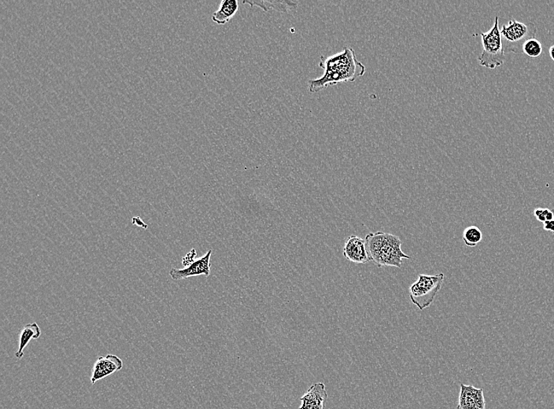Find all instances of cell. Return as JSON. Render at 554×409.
Returning a JSON list of instances; mask_svg holds the SVG:
<instances>
[{
	"mask_svg": "<svg viewBox=\"0 0 554 409\" xmlns=\"http://www.w3.org/2000/svg\"><path fill=\"white\" fill-rule=\"evenodd\" d=\"M319 67L324 70L322 77L309 80V91L317 93L328 87L344 82H354L365 73V67L358 60L352 48H344L334 55L320 57Z\"/></svg>",
	"mask_w": 554,
	"mask_h": 409,
	"instance_id": "6da1fadb",
	"label": "cell"
},
{
	"mask_svg": "<svg viewBox=\"0 0 554 409\" xmlns=\"http://www.w3.org/2000/svg\"><path fill=\"white\" fill-rule=\"evenodd\" d=\"M365 243L370 261L379 268H401L402 259H411L401 250L400 238L393 234L371 232L366 236Z\"/></svg>",
	"mask_w": 554,
	"mask_h": 409,
	"instance_id": "7a4b0ae2",
	"label": "cell"
},
{
	"mask_svg": "<svg viewBox=\"0 0 554 409\" xmlns=\"http://www.w3.org/2000/svg\"><path fill=\"white\" fill-rule=\"evenodd\" d=\"M483 51L478 60L480 65L494 69L503 65L505 62V50L499 28V17H495L493 27L487 33H481Z\"/></svg>",
	"mask_w": 554,
	"mask_h": 409,
	"instance_id": "3957f363",
	"label": "cell"
},
{
	"mask_svg": "<svg viewBox=\"0 0 554 409\" xmlns=\"http://www.w3.org/2000/svg\"><path fill=\"white\" fill-rule=\"evenodd\" d=\"M537 28L533 22L511 19L501 29L505 52L523 53V46L528 40L535 38Z\"/></svg>",
	"mask_w": 554,
	"mask_h": 409,
	"instance_id": "277c9868",
	"label": "cell"
},
{
	"mask_svg": "<svg viewBox=\"0 0 554 409\" xmlns=\"http://www.w3.org/2000/svg\"><path fill=\"white\" fill-rule=\"evenodd\" d=\"M445 275L440 273L435 276L419 275L415 283L410 288V297L413 305L421 311L430 307L441 290Z\"/></svg>",
	"mask_w": 554,
	"mask_h": 409,
	"instance_id": "5b68a950",
	"label": "cell"
},
{
	"mask_svg": "<svg viewBox=\"0 0 554 409\" xmlns=\"http://www.w3.org/2000/svg\"><path fill=\"white\" fill-rule=\"evenodd\" d=\"M211 255L212 250H209L205 256L191 263L189 266L182 268V270L172 268L170 272L171 277L174 280H180L197 276L208 277L211 275Z\"/></svg>",
	"mask_w": 554,
	"mask_h": 409,
	"instance_id": "8992f818",
	"label": "cell"
},
{
	"mask_svg": "<svg viewBox=\"0 0 554 409\" xmlns=\"http://www.w3.org/2000/svg\"><path fill=\"white\" fill-rule=\"evenodd\" d=\"M122 367H123V361L118 356L107 354L100 356L93 366L92 384L94 385L101 379L113 375L114 373L121 370Z\"/></svg>",
	"mask_w": 554,
	"mask_h": 409,
	"instance_id": "52a82bcc",
	"label": "cell"
},
{
	"mask_svg": "<svg viewBox=\"0 0 554 409\" xmlns=\"http://www.w3.org/2000/svg\"><path fill=\"white\" fill-rule=\"evenodd\" d=\"M343 254L344 258L355 264H366L371 261L367 251L365 239L357 236H349L347 238Z\"/></svg>",
	"mask_w": 554,
	"mask_h": 409,
	"instance_id": "ba28073f",
	"label": "cell"
},
{
	"mask_svg": "<svg viewBox=\"0 0 554 409\" xmlns=\"http://www.w3.org/2000/svg\"><path fill=\"white\" fill-rule=\"evenodd\" d=\"M457 409H486L483 390L471 385L460 384Z\"/></svg>",
	"mask_w": 554,
	"mask_h": 409,
	"instance_id": "9c48e42d",
	"label": "cell"
},
{
	"mask_svg": "<svg viewBox=\"0 0 554 409\" xmlns=\"http://www.w3.org/2000/svg\"><path fill=\"white\" fill-rule=\"evenodd\" d=\"M299 409H324L328 400V393L322 383H315L301 397Z\"/></svg>",
	"mask_w": 554,
	"mask_h": 409,
	"instance_id": "30bf717a",
	"label": "cell"
},
{
	"mask_svg": "<svg viewBox=\"0 0 554 409\" xmlns=\"http://www.w3.org/2000/svg\"><path fill=\"white\" fill-rule=\"evenodd\" d=\"M238 10L237 0H223L220 2L218 10L213 14L212 21L219 26L225 25L236 15Z\"/></svg>",
	"mask_w": 554,
	"mask_h": 409,
	"instance_id": "8fae6325",
	"label": "cell"
},
{
	"mask_svg": "<svg viewBox=\"0 0 554 409\" xmlns=\"http://www.w3.org/2000/svg\"><path fill=\"white\" fill-rule=\"evenodd\" d=\"M250 6V7H257L261 8L262 10L267 11L273 10L279 11V12L288 13L291 10H294L298 7V3L295 1H260V0H250V1H243Z\"/></svg>",
	"mask_w": 554,
	"mask_h": 409,
	"instance_id": "7c38bea8",
	"label": "cell"
},
{
	"mask_svg": "<svg viewBox=\"0 0 554 409\" xmlns=\"http://www.w3.org/2000/svg\"><path fill=\"white\" fill-rule=\"evenodd\" d=\"M40 335H42V331L37 323L28 324L23 327L19 334V349L15 354L16 358L21 359L24 356V349L29 342L32 340H38Z\"/></svg>",
	"mask_w": 554,
	"mask_h": 409,
	"instance_id": "4fadbf2b",
	"label": "cell"
},
{
	"mask_svg": "<svg viewBox=\"0 0 554 409\" xmlns=\"http://www.w3.org/2000/svg\"><path fill=\"white\" fill-rule=\"evenodd\" d=\"M463 241L469 247H475L483 239V233L476 226L468 227L463 232Z\"/></svg>",
	"mask_w": 554,
	"mask_h": 409,
	"instance_id": "5bb4252c",
	"label": "cell"
},
{
	"mask_svg": "<svg viewBox=\"0 0 554 409\" xmlns=\"http://www.w3.org/2000/svg\"><path fill=\"white\" fill-rule=\"evenodd\" d=\"M542 51H544V48H542V43L535 38L528 40L523 46V53L532 58H539L542 54Z\"/></svg>",
	"mask_w": 554,
	"mask_h": 409,
	"instance_id": "9a60e30c",
	"label": "cell"
},
{
	"mask_svg": "<svg viewBox=\"0 0 554 409\" xmlns=\"http://www.w3.org/2000/svg\"><path fill=\"white\" fill-rule=\"evenodd\" d=\"M534 215L536 219L542 222V223H545L546 221H549L554 218V213L549 209H535Z\"/></svg>",
	"mask_w": 554,
	"mask_h": 409,
	"instance_id": "2e32d148",
	"label": "cell"
},
{
	"mask_svg": "<svg viewBox=\"0 0 554 409\" xmlns=\"http://www.w3.org/2000/svg\"><path fill=\"white\" fill-rule=\"evenodd\" d=\"M196 256V250L195 249H192L190 252L187 254L184 258L182 259V264L184 266H189L191 263L194 261V259Z\"/></svg>",
	"mask_w": 554,
	"mask_h": 409,
	"instance_id": "e0dca14e",
	"label": "cell"
},
{
	"mask_svg": "<svg viewBox=\"0 0 554 409\" xmlns=\"http://www.w3.org/2000/svg\"><path fill=\"white\" fill-rule=\"evenodd\" d=\"M544 225L546 231L554 233V218L551 220L546 221Z\"/></svg>",
	"mask_w": 554,
	"mask_h": 409,
	"instance_id": "ac0fdd59",
	"label": "cell"
},
{
	"mask_svg": "<svg viewBox=\"0 0 554 409\" xmlns=\"http://www.w3.org/2000/svg\"><path fill=\"white\" fill-rule=\"evenodd\" d=\"M549 53H550V56L551 58V60L554 62V42L551 46V48H550V50H549Z\"/></svg>",
	"mask_w": 554,
	"mask_h": 409,
	"instance_id": "d6986e66",
	"label": "cell"
}]
</instances>
